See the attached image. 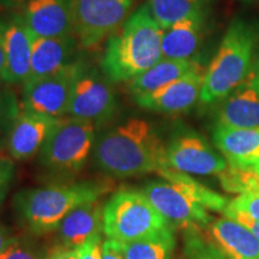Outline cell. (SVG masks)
Returning <instances> with one entry per match:
<instances>
[{"label":"cell","instance_id":"1","mask_svg":"<svg viewBox=\"0 0 259 259\" xmlns=\"http://www.w3.org/2000/svg\"><path fill=\"white\" fill-rule=\"evenodd\" d=\"M97 168L114 178L158 173L168 168L166 145L150 122L130 118L97 136L93 151Z\"/></svg>","mask_w":259,"mask_h":259},{"label":"cell","instance_id":"2","mask_svg":"<svg viewBox=\"0 0 259 259\" xmlns=\"http://www.w3.org/2000/svg\"><path fill=\"white\" fill-rule=\"evenodd\" d=\"M162 34L149 5H142L109 37L101 59L102 72L113 83L136 78L162 59Z\"/></svg>","mask_w":259,"mask_h":259},{"label":"cell","instance_id":"3","mask_svg":"<svg viewBox=\"0 0 259 259\" xmlns=\"http://www.w3.org/2000/svg\"><path fill=\"white\" fill-rule=\"evenodd\" d=\"M107 191L103 184L84 181L18 191L12 199L19 223L35 235L57 232L69 213L82 204L100 199Z\"/></svg>","mask_w":259,"mask_h":259},{"label":"cell","instance_id":"4","mask_svg":"<svg viewBox=\"0 0 259 259\" xmlns=\"http://www.w3.org/2000/svg\"><path fill=\"white\" fill-rule=\"evenodd\" d=\"M257 41V28L247 22L236 19L229 25L205 71L200 101L206 105L218 103L247 80Z\"/></svg>","mask_w":259,"mask_h":259},{"label":"cell","instance_id":"5","mask_svg":"<svg viewBox=\"0 0 259 259\" xmlns=\"http://www.w3.org/2000/svg\"><path fill=\"white\" fill-rule=\"evenodd\" d=\"M170 227L143 191L121 189L103 208V233L107 239L126 244Z\"/></svg>","mask_w":259,"mask_h":259},{"label":"cell","instance_id":"6","mask_svg":"<svg viewBox=\"0 0 259 259\" xmlns=\"http://www.w3.org/2000/svg\"><path fill=\"white\" fill-rule=\"evenodd\" d=\"M96 125L83 119L60 118L42 145L40 163L57 173H74L85 166L96 143Z\"/></svg>","mask_w":259,"mask_h":259},{"label":"cell","instance_id":"7","mask_svg":"<svg viewBox=\"0 0 259 259\" xmlns=\"http://www.w3.org/2000/svg\"><path fill=\"white\" fill-rule=\"evenodd\" d=\"M87 64L78 58L57 72L28 79L22 88L21 108L58 119L67 115L74 84Z\"/></svg>","mask_w":259,"mask_h":259},{"label":"cell","instance_id":"8","mask_svg":"<svg viewBox=\"0 0 259 259\" xmlns=\"http://www.w3.org/2000/svg\"><path fill=\"white\" fill-rule=\"evenodd\" d=\"M134 0H72L73 30L80 47L92 48L111 36L130 17Z\"/></svg>","mask_w":259,"mask_h":259},{"label":"cell","instance_id":"9","mask_svg":"<svg viewBox=\"0 0 259 259\" xmlns=\"http://www.w3.org/2000/svg\"><path fill=\"white\" fill-rule=\"evenodd\" d=\"M102 70L87 64L71 95L67 115L100 126L114 116L118 96L114 85Z\"/></svg>","mask_w":259,"mask_h":259},{"label":"cell","instance_id":"10","mask_svg":"<svg viewBox=\"0 0 259 259\" xmlns=\"http://www.w3.org/2000/svg\"><path fill=\"white\" fill-rule=\"evenodd\" d=\"M142 191L170 225L186 231H200L211 225V216L206 212V209L169 181L151 180Z\"/></svg>","mask_w":259,"mask_h":259},{"label":"cell","instance_id":"11","mask_svg":"<svg viewBox=\"0 0 259 259\" xmlns=\"http://www.w3.org/2000/svg\"><path fill=\"white\" fill-rule=\"evenodd\" d=\"M168 167L186 174L219 176L228 163L211 148L202 135L194 131L179 132L166 145Z\"/></svg>","mask_w":259,"mask_h":259},{"label":"cell","instance_id":"12","mask_svg":"<svg viewBox=\"0 0 259 259\" xmlns=\"http://www.w3.org/2000/svg\"><path fill=\"white\" fill-rule=\"evenodd\" d=\"M34 38L21 12L12 11L0 16V42L5 56L8 85L28 80Z\"/></svg>","mask_w":259,"mask_h":259},{"label":"cell","instance_id":"13","mask_svg":"<svg viewBox=\"0 0 259 259\" xmlns=\"http://www.w3.org/2000/svg\"><path fill=\"white\" fill-rule=\"evenodd\" d=\"M206 69L198 60L189 72L156 92L135 97V101L141 108L147 111L178 114L189 111L200 100V93Z\"/></svg>","mask_w":259,"mask_h":259},{"label":"cell","instance_id":"14","mask_svg":"<svg viewBox=\"0 0 259 259\" xmlns=\"http://www.w3.org/2000/svg\"><path fill=\"white\" fill-rule=\"evenodd\" d=\"M59 119L21 108L4 137L8 156L14 161H25L40 153Z\"/></svg>","mask_w":259,"mask_h":259},{"label":"cell","instance_id":"15","mask_svg":"<svg viewBox=\"0 0 259 259\" xmlns=\"http://www.w3.org/2000/svg\"><path fill=\"white\" fill-rule=\"evenodd\" d=\"M21 14L35 37L74 35L72 0H30Z\"/></svg>","mask_w":259,"mask_h":259},{"label":"cell","instance_id":"16","mask_svg":"<svg viewBox=\"0 0 259 259\" xmlns=\"http://www.w3.org/2000/svg\"><path fill=\"white\" fill-rule=\"evenodd\" d=\"M80 47L76 35L61 37H35L32 44L30 76L28 79L47 76L78 59Z\"/></svg>","mask_w":259,"mask_h":259},{"label":"cell","instance_id":"17","mask_svg":"<svg viewBox=\"0 0 259 259\" xmlns=\"http://www.w3.org/2000/svg\"><path fill=\"white\" fill-rule=\"evenodd\" d=\"M205 14L199 12L185 17L163 29L162 58L178 60L196 59L203 42Z\"/></svg>","mask_w":259,"mask_h":259},{"label":"cell","instance_id":"18","mask_svg":"<svg viewBox=\"0 0 259 259\" xmlns=\"http://www.w3.org/2000/svg\"><path fill=\"white\" fill-rule=\"evenodd\" d=\"M103 208L105 204L96 199L73 209L57 229L60 245L78 248L93 235L102 234Z\"/></svg>","mask_w":259,"mask_h":259},{"label":"cell","instance_id":"19","mask_svg":"<svg viewBox=\"0 0 259 259\" xmlns=\"http://www.w3.org/2000/svg\"><path fill=\"white\" fill-rule=\"evenodd\" d=\"M216 126L235 128L259 127V93L247 82L218 102Z\"/></svg>","mask_w":259,"mask_h":259},{"label":"cell","instance_id":"20","mask_svg":"<svg viewBox=\"0 0 259 259\" xmlns=\"http://www.w3.org/2000/svg\"><path fill=\"white\" fill-rule=\"evenodd\" d=\"M216 148L232 166H255L259 162V127L235 128L216 126L212 135Z\"/></svg>","mask_w":259,"mask_h":259},{"label":"cell","instance_id":"21","mask_svg":"<svg viewBox=\"0 0 259 259\" xmlns=\"http://www.w3.org/2000/svg\"><path fill=\"white\" fill-rule=\"evenodd\" d=\"M209 233L227 259H259V240L241 223L219 219L209 226Z\"/></svg>","mask_w":259,"mask_h":259},{"label":"cell","instance_id":"22","mask_svg":"<svg viewBox=\"0 0 259 259\" xmlns=\"http://www.w3.org/2000/svg\"><path fill=\"white\" fill-rule=\"evenodd\" d=\"M197 59L178 60L162 58L154 66L144 71L128 82V90L132 96L138 97L154 93L174 80L180 78L192 69Z\"/></svg>","mask_w":259,"mask_h":259},{"label":"cell","instance_id":"23","mask_svg":"<svg viewBox=\"0 0 259 259\" xmlns=\"http://www.w3.org/2000/svg\"><path fill=\"white\" fill-rule=\"evenodd\" d=\"M157 174L161 178H163V180L169 181V183L179 187L191 199L206 210L223 211L229 202V199H227L226 197L208 189L186 173H181V171L174 170L168 167L160 170Z\"/></svg>","mask_w":259,"mask_h":259},{"label":"cell","instance_id":"24","mask_svg":"<svg viewBox=\"0 0 259 259\" xmlns=\"http://www.w3.org/2000/svg\"><path fill=\"white\" fill-rule=\"evenodd\" d=\"M126 259H171L176 239L170 227L138 240L120 244Z\"/></svg>","mask_w":259,"mask_h":259},{"label":"cell","instance_id":"25","mask_svg":"<svg viewBox=\"0 0 259 259\" xmlns=\"http://www.w3.org/2000/svg\"><path fill=\"white\" fill-rule=\"evenodd\" d=\"M208 0H149L151 14L162 29L180 19L205 11Z\"/></svg>","mask_w":259,"mask_h":259},{"label":"cell","instance_id":"26","mask_svg":"<svg viewBox=\"0 0 259 259\" xmlns=\"http://www.w3.org/2000/svg\"><path fill=\"white\" fill-rule=\"evenodd\" d=\"M221 185L231 193H259V167H239L228 164L219 174Z\"/></svg>","mask_w":259,"mask_h":259},{"label":"cell","instance_id":"27","mask_svg":"<svg viewBox=\"0 0 259 259\" xmlns=\"http://www.w3.org/2000/svg\"><path fill=\"white\" fill-rule=\"evenodd\" d=\"M184 254L185 259H227L211 240L199 234V231H187Z\"/></svg>","mask_w":259,"mask_h":259},{"label":"cell","instance_id":"28","mask_svg":"<svg viewBox=\"0 0 259 259\" xmlns=\"http://www.w3.org/2000/svg\"><path fill=\"white\" fill-rule=\"evenodd\" d=\"M19 112L21 102H18L15 93L0 85V135L6 134Z\"/></svg>","mask_w":259,"mask_h":259},{"label":"cell","instance_id":"29","mask_svg":"<svg viewBox=\"0 0 259 259\" xmlns=\"http://www.w3.org/2000/svg\"><path fill=\"white\" fill-rule=\"evenodd\" d=\"M225 209L236 210L259 222V193H242L229 200Z\"/></svg>","mask_w":259,"mask_h":259},{"label":"cell","instance_id":"30","mask_svg":"<svg viewBox=\"0 0 259 259\" xmlns=\"http://www.w3.org/2000/svg\"><path fill=\"white\" fill-rule=\"evenodd\" d=\"M15 177V164L14 160L8 155L3 154L0 156V206L4 203L8 196L12 180Z\"/></svg>","mask_w":259,"mask_h":259},{"label":"cell","instance_id":"31","mask_svg":"<svg viewBox=\"0 0 259 259\" xmlns=\"http://www.w3.org/2000/svg\"><path fill=\"white\" fill-rule=\"evenodd\" d=\"M0 259H42V257L30 244L17 239L8 250L0 254Z\"/></svg>","mask_w":259,"mask_h":259},{"label":"cell","instance_id":"32","mask_svg":"<svg viewBox=\"0 0 259 259\" xmlns=\"http://www.w3.org/2000/svg\"><path fill=\"white\" fill-rule=\"evenodd\" d=\"M102 234L93 235L78 247L79 259H102Z\"/></svg>","mask_w":259,"mask_h":259},{"label":"cell","instance_id":"33","mask_svg":"<svg viewBox=\"0 0 259 259\" xmlns=\"http://www.w3.org/2000/svg\"><path fill=\"white\" fill-rule=\"evenodd\" d=\"M223 215L225 218H229L234 221L241 223L242 226H245L246 228L250 231L252 234H253L255 238L259 240V222L255 221V220L251 219L250 216L246 215V213L241 211H236V210H231V209H225L223 210Z\"/></svg>","mask_w":259,"mask_h":259},{"label":"cell","instance_id":"34","mask_svg":"<svg viewBox=\"0 0 259 259\" xmlns=\"http://www.w3.org/2000/svg\"><path fill=\"white\" fill-rule=\"evenodd\" d=\"M102 259H126L121 245L111 239H106L102 244Z\"/></svg>","mask_w":259,"mask_h":259},{"label":"cell","instance_id":"35","mask_svg":"<svg viewBox=\"0 0 259 259\" xmlns=\"http://www.w3.org/2000/svg\"><path fill=\"white\" fill-rule=\"evenodd\" d=\"M46 259H79V251L78 248H70L59 245L51 250Z\"/></svg>","mask_w":259,"mask_h":259},{"label":"cell","instance_id":"36","mask_svg":"<svg viewBox=\"0 0 259 259\" xmlns=\"http://www.w3.org/2000/svg\"><path fill=\"white\" fill-rule=\"evenodd\" d=\"M17 236L14 235L11 229L4 225H0V254L17 240Z\"/></svg>","mask_w":259,"mask_h":259},{"label":"cell","instance_id":"37","mask_svg":"<svg viewBox=\"0 0 259 259\" xmlns=\"http://www.w3.org/2000/svg\"><path fill=\"white\" fill-rule=\"evenodd\" d=\"M246 82L250 84L255 92L259 93V52L257 53V56L254 57L250 76H248V78Z\"/></svg>","mask_w":259,"mask_h":259},{"label":"cell","instance_id":"38","mask_svg":"<svg viewBox=\"0 0 259 259\" xmlns=\"http://www.w3.org/2000/svg\"><path fill=\"white\" fill-rule=\"evenodd\" d=\"M30 0H0V6L6 10L23 9Z\"/></svg>","mask_w":259,"mask_h":259},{"label":"cell","instance_id":"39","mask_svg":"<svg viewBox=\"0 0 259 259\" xmlns=\"http://www.w3.org/2000/svg\"><path fill=\"white\" fill-rule=\"evenodd\" d=\"M2 84H6V65L4 51H3L2 42H0V85Z\"/></svg>","mask_w":259,"mask_h":259},{"label":"cell","instance_id":"40","mask_svg":"<svg viewBox=\"0 0 259 259\" xmlns=\"http://www.w3.org/2000/svg\"><path fill=\"white\" fill-rule=\"evenodd\" d=\"M4 150H5V138L0 135V156L4 154Z\"/></svg>","mask_w":259,"mask_h":259},{"label":"cell","instance_id":"41","mask_svg":"<svg viewBox=\"0 0 259 259\" xmlns=\"http://www.w3.org/2000/svg\"><path fill=\"white\" fill-rule=\"evenodd\" d=\"M255 166H258V167H259V162H258V163H257V164H255Z\"/></svg>","mask_w":259,"mask_h":259}]
</instances>
